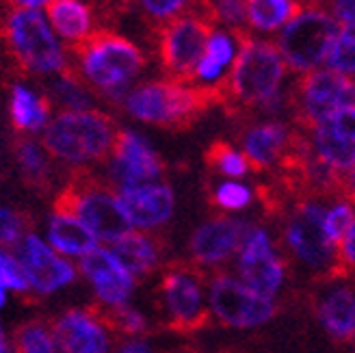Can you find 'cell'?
I'll use <instances>...</instances> for the list:
<instances>
[{
  "label": "cell",
  "instance_id": "cell-20",
  "mask_svg": "<svg viewBox=\"0 0 355 353\" xmlns=\"http://www.w3.org/2000/svg\"><path fill=\"white\" fill-rule=\"evenodd\" d=\"M241 40H243V33L215 26V31H212L208 37L204 55L198 67H195L191 83L195 87H200V89H206L221 98V89L239 57Z\"/></svg>",
  "mask_w": 355,
  "mask_h": 353
},
{
  "label": "cell",
  "instance_id": "cell-10",
  "mask_svg": "<svg viewBox=\"0 0 355 353\" xmlns=\"http://www.w3.org/2000/svg\"><path fill=\"white\" fill-rule=\"evenodd\" d=\"M7 42L22 67L37 74L65 72V55L40 9L13 7L7 17Z\"/></svg>",
  "mask_w": 355,
  "mask_h": 353
},
{
  "label": "cell",
  "instance_id": "cell-29",
  "mask_svg": "<svg viewBox=\"0 0 355 353\" xmlns=\"http://www.w3.org/2000/svg\"><path fill=\"white\" fill-rule=\"evenodd\" d=\"M206 163L215 169L225 180H241L252 171V165L241 150L225 144V141H215L206 152Z\"/></svg>",
  "mask_w": 355,
  "mask_h": 353
},
{
  "label": "cell",
  "instance_id": "cell-23",
  "mask_svg": "<svg viewBox=\"0 0 355 353\" xmlns=\"http://www.w3.org/2000/svg\"><path fill=\"white\" fill-rule=\"evenodd\" d=\"M55 343L65 353H106L109 336L102 321L89 310H69L52 323Z\"/></svg>",
  "mask_w": 355,
  "mask_h": 353
},
{
  "label": "cell",
  "instance_id": "cell-44",
  "mask_svg": "<svg viewBox=\"0 0 355 353\" xmlns=\"http://www.w3.org/2000/svg\"><path fill=\"white\" fill-rule=\"evenodd\" d=\"M119 353H154L146 343H139V341H132V343H126L121 349H119Z\"/></svg>",
  "mask_w": 355,
  "mask_h": 353
},
{
  "label": "cell",
  "instance_id": "cell-31",
  "mask_svg": "<svg viewBox=\"0 0 355 353\" xmlns=\"http://www.w3.org/2000/svg\"><path fill=\"white\" fill-rule=\"evenodd\" d=\"M210 200L223 213H241V210H247L254 204L256 193L250 184L241 180H221L212 189Z\"/></svg>",
  "mask_w": 355,
  "mask_h": 353
},
{
  "label": "cell",
  "instance_id": "cell-27",
  "mask_svg": "<svg viewBox=\"0 0 355 353\" xmlns=\"http://www.w3.org/2000/svg\"><path fill=\"white\" fill-rule=\"evenodd\" d=\"M48 239L55 250L72 256H85L98 247V239L94 236V232L69 215H52L48 225Z\"/></svg>",
  "mask_w": 355,
  "mask_h": 353
},
{
  "label": "cell",
  "instance_id": "cell-24",
  "mask_svg": "<svg viewBox=\"0 0 355 353\" xmlns=\"http://www.w3.org/2000/svg\"><path fill=\"white\" fill-rule=\"evenodd\" d=\"M299 0H245V28L264 35H277L299 11Z\"/></svg>",
  "mask_w": 355,
  "mask_h": 353
},
{
  "label": "cell",
  "instance_id": "cell-13",
  "mask_svg": "<svg viewBox=\"0 0 355 353\" xmlns=\"http://www.w3.org/2000/svg\"><path fill=\"white\" fill-rule=\"evenodd\" d=\"M291 107L306 128L321 119L355 107V80L327 67L299 76L291 89Z\"/></svg>",
  "mask_w": 355,
  "mask_h": 353
},
{
  "label": "cell",
  "instance_id": "cell-17",
  "mask_svg": "<svg viewBox=\"0 0 355 353\" xmlns=\"http://www.w3.org/2000/svg\"><path fill=\"white\" fill-rule=\"evenodd\" d=\"M299 150V141L286 121L264 119L247 126L241 135V152L247 163L258 171H269L282 163H288V156Z\"/></svg>",
  "mask_w": 355,
  "mask_h": 353
},
{
  "label": "cell",
  "instance_id": "cell-33",
  "mask_svg": "<svg viewBox=\"0 0 355 353\" xmlns=\"http://www.w3.org/2000/svg\"><path fill=\"white\" fill-rule=\"evenodd\" d=\"M200 7L212 20L227 31L241 33L245 28V0H200Z\"/></svg>",
  "mask_w": 355,
  "mask_h": 353
},
{
  "label": "cell",
  "instance_id": "cell-8",
  "mask_svg": "<svg viewBox=\"0 0 355 353\" xmlns=\"http://www.w3.org/2000/svg\"><path fill=\"white\" fill-rule=\"evenodd\" d=\"M158 291H161V308L165 312V321L173 332L191 334L208 323V295L198 264H167Z\"/></svg>",
  "mask_w": 355,
  "mask_h": 353
},
{
  "label": "cell",
  "instance_id": "cell-16",
  "mask_svg": "<svg viewBox=\"0 0 355 353\" xmlns=\"http://www.w3.org/2000/svg\"><path fill=\"white\" fill-rule=\"evenodd\" d=\"M252 221L239 217H212L195 227L189 252L198 267H217L239 254Z\"/></svg>",
  "mask_w": 355,
  "mask_h": 353
},
{
  "label": "cell",
  "instance_id": "cell-47",
  "mask_svg": "<svg viewBox=\"0 0 355 353\" xmlns=\"http://www.w3.org/2000/svg\"><path fill=\"white\" fill-rule=\"evenodd\" d=\"M5 302H7V289L0 286V308L5 306Z\"/></svg>",
  "mask_w": 355,
  "mask_h": 353
},
{
  "label": "cell",
  "instance_id": "cell-45",
  "mask_svg": "<svg viewBox=\"0 0 355 353\" xmlns=\"http://www.w3.org/2000/svg\"><path fill=\"white\" fill-rule=\"evenodd\" d=\"M13 7H22V9H40L42 5H48L50 0H9Z\"/></svg>",
  "mask_w": 355,
  "mask_h": 353
},
{
  "label": "cell",
  "instance_id": "cell-1",
  "mask_svg": "<svg viewBox=\"0 0 355 353\" xmlns=\"http://www.w3.org/2000/svg\"><path fill=\"white\" fill-rule=\"evenodd\" d=\"M288 74L275 42L243 35L239 57L221 89V98L239 109L277 115L291 107Z\"/></svg>",
  "mask_w": 355,
  "mask_h": 353
},
{
  "label": "cell",
  "instance_id": "cell-39",
  "mask_svg": "<svg viewBox=\"0 0 355 353\" xmlns=\"http://www.w3.org/2000/svg\"><path fill=\"white\" fill-rule=\"evenodd\" d=\"M26 236V219L17 210L0 208V247H11Z\"/></svg>",
  "mask_w": 355,
  "mask_h": 353
},
{
  "label": "cell",
  "instance_id": "cell-28",
  "mask_svg": "<svg viewBox=\"0 0 355 353\" xmlns=\"http://www.w3.org/2000/svg\"><path fill=\"white\" fill-rule=\"evenodd\" d=\"M48 102L42 100L40 96H35L26 87L17 85L13 87L11 96V119L13 126L22 132H35L46 126L48 119Z\"/></svg>",
  "mask_w": 355,
  "mask_h": 353
},
{
  "label": "cell",
  "instance_id": "cell-46",
  "mask_svg": "<svg viewBox=\"0 0 355 353\" xmlns=\"http://www.w3.org/2000/svg\"><path fill=\"white\" fill-rule=\"evenodd\" d=\"M0 353H9V347H7V341H5L3 327H0Z\"/></svg>",
  "mask_w": 355,
  "mask_h": 353
},
{
  "label": "cell",
  "instance_id": "cell-15",
  "mask_svg": "<svg viewBox=\"0 0 355 353\" xmlns=\"http://www.w3.org/2000/svg\"><path fill=\"white\" fill-rule=\"evenodd\" d=\"M316 321L329 338L338 343L355 341V284L336 271L321 279L312 297Z\"/></svg>",
  "mask_w": 355,
  "mask_h": 353
},
{
  "label": "cell",
  "instance_id": "cell-38",
  "mask_svg": "<svg viewBox=\"0 0 355 353\" xmlns=\"http://www.w3.org/2000/svg\"><path fill=\"white\" fill-rule=\"evenodd\" d=\"M57 98L65 104L67 111H87L89 107V98L83 92V87L78 83V78L72 72H63V78L57 83Z\"/></svg>",
  "mask_w": 355,
  "mask_h": 353
},
{
  "label": "cell",
  "instance_id": "cell-40",
  "mask_svg": "<svg viewBox=\"0 0 355 353\" xmlns=\"http://www.w3.org/2000/svg\"><path fill=\"white\" fill-rule=\"evenodd\" d=\"M0 286L11 289V291H28V279L20 267V262L11 258L7 252L0 250Z\"/></svg>",
  "mask_w": 355,
  "mask_h": 353
},
{
  "label": "cell",
  "instance_id": "cell-35",
  "mask_svg": "<svg viewBox=\"0 0 355 353\" xmlns=\"http://www.w3.org/2000/svg\"><path fill=\"white\" fill-rule=\"evenodd\" d=\"M141 9L152 22L163 26L175 17H180L200 7V0H139Z\"/></svg>",
  "mask_w": 355,
  "mask_h": 353
},
{
  "label": "cell",
  "instance_id": "cell-14",
  "mask_svg": "<svg viewBox=\"0 0 355 353\" xmlns=\"http://www.w3.org/2000/svg\"><path fill=\"white\" fill-rule=\"evenodd\" d=\"M304 154L336 175L355 167V107L343 109L308 128Z\"/></svg>",
  "mask_w": 355,
  "mask_h": 353
},
{
  "label": "cell",
  "instance_id": "cell-26",
  "mask_svg": "<svg viewBox=\"0 0 355 353\" xmlns=\"http://www.w3.org/2000/svg\"><path fill=\"white\" fill-rule=\"evenodd\" d=\"M48 20L63 40L80 44L92 35V9L85 0H50Z\"/></svg>",
  "mask_w": 355,
  "mask_h": 353
},
{
  "label": "cell",
  "instance_id": "cell-32",
  "mask_svg": "<svg viewBox=\"0 0 355 353\" xmlns=\"http://www.w3.org/2000/svg\"><path fill=\"white\" fill-rule=\"evenodd\" d=\"M55 334L52 325L46 327L40 321L24 323L13 334V349L15 353H55Z\"/></svg>",
  "mask_w": 355,
  "mask_h": 353
},
{
  "label": "cell",
  "instance_id": "cell-37",
  "mask_svg": "<svg viewBox=\"0 0 355 353\" xmlns=\"http://www.w3.org/2000/svg\"><path fill=\"white\" fill-rule=\"evenodd\" d=\"M102 323H109L111 327H115L117 332L128 334V336H139V334L146 332V316L128 308L126 304L123 306H111V310L102 314Z\"/></svg>",
  "mask_w": 355,
  "mask_h": 353
},
{
  "label": "cell",
  "instance_id": "cell-22",
  "mask_svg": "<svg viewBox=\"0 0 355 353\" xmlns=\"http://www.w3.org/2000/svg\"><path fill=\"white\" fill-rule=\"evenodd\" d=\"M119 202L132 225L154 230L167 223L175 208V196L167 184H141L119 191Z\"/></svg>",
  "mask_w": 355,
  "mask_h": 353
},
{
  "label": "cell",
  "instance_id": "cell-18",
  "mask_svg": "<svg viewBox=\"0 0 355 353\" xmlns=\"http://www.w3.org/2000/svg\"><path fill=\"white\" fill-rule=\"evenodd\" d=\"M111 171L121 189H130L156 180L165 171V165L144 137L130 130H119L113 146Z\"/></svg>",
  "mask_w": 355,
  "mask_h": 353
},
{
  "label": "cell",
  "instance_id": "cell-9",
  "mask_svg": "<svg viewBox=\"0 0 355 353\" xmlns=\"http://www.w3.org/2000/svg\"><path fill=\"white\" fill-rule=\"evenodd\" d=\"M212 31L215 24L202 7L158 26V59L171 80L191 83Z\"/></svg>",
  "mask_w": 355,
  "mask_h": 353
},
{
  "label": "cell",
  "instance_id": "cell-21",
  "mask_svg": "<svg viewBox=\"0 0 355 353\" xmlns=\"http://www.w3.org/2000/svg\"><path fill=\"white\" fill-rule=\"evenodd\" d=\"M83 273L94 282L96 295L106 306H123L135 291V277L109 250H96L80 256Z\"/></svg>",
  "mask_w": 355,
  "mask_h": 353
},
{
  "label": "cell",
  "instance_id": "cell-19",
  "mask_svg": "<svg viewBox=\"0 0 355 353\" xmlns=\"http://www.w3.org/2000/svg\"><path fill=\"white\" fill-rule=\"evenodd\" d=\"M17 262L28 279V286L42 295L55 293L74 279L72 264L55 254V250L35 234H26L17 250Z\"/></svg>",
  "mask_w": 355,
  "mask_h": 353
},
{
  "label": "cell",
  "instance_id": "cell-48",
  "mask_svg": "<svg viewBox=\"0 0 355 353\" xmlns=\"http://www.w3.org/2000/svg\"><path fill=\"white\" fill-rule=\"evenodd\" d=\"M306 3H321L323 5V0H306Z\"/></svg>",
  "mask_w": 355,
  "mask_h": 353
},
{
  "label": "cell",
  "instance_id": "cell-2",
  "mask_svg": "<svg viewBox=\"0 0 355 353\" xmlns=\"http://www.w3.org/2000/svg\"><path fill=\"white\" fill-rule=\"evenodd\" d=\"M55 215H69L85 223L96 239L115 243L132 232V223L123 210L119 196L100 178H92L85 171L63 187L55 200Z\"/></svg>",
  "mask_w": 355,
  "mask_h": 353
},
{
  "label": "cell",
  "instance_id": "cell-12",
  "mask_svg": "<svg viewBox=\"0 0 355 353\" xmlns=\"http://www.w3.org/2000/svg\"><path fill=\"white\" fill-rule=\"evenodd\" d=\"M236 277L266 299H275L286 286V260L266 227L252 223L236 254Z\"/></svg>",
  "mask_w": 355,
  "mask_h": 353
},
{
  "label": "cell",
  "instance_id": "cell-5",
  "mask_svg": "<svg viewBox=\"0 0 355 353\" xmlns=\"http://www.w3.org/2000/svg\"><path fill=\"white\" fill-rule=\"evenodd\" d=\"M219 96L182 80H152L137 87L126 98V111L146 123L163 128H184L198 119Z\"/></svg>",
  "mask_w": 355,
  "mask_h": 353
},
{
  "label": "cell",
  "instance_id": "cell-11",
  "mask_svg": "<svg viewBox=\"0 0 355 353\" xmlns=\"http://www.w3.org/2000/svg\"><path fill=\"white\" fill-rule=\"evenodd\" d=\"M208 310L221 325L234 329H254L271 323L277 302L266 299L230 273H215L206 286Z\"/></svg>",
  "mask_w": 355,
  "mask_h": 353
},
{
  "label": "cell",
  "instance_id": "cell-6",
  "mask_svg": "<svg viewBox=\"0 0 355 353\" xmlns=\"http://www.w3.org/2000/svg\"><path fill=\"white\" fill-rule=\"evenodd\" d=\"M340 24L334 20L327 5H301L293 20L275 35V46L288 72L304 76L325 67L329 48Z\"/></svg>",
  "mask_w": 355,
  "mask_h": 353
},
{
  "label": "cell",
  "instance_id": "cell-49",
  "mask_svg": "<svg viewBox=\"0 0 355 353\" xmlns=\"http://www.w3.org/2000/svg\"><path fill=\"white\" fill-rule=\"evenodd\" d=\"M351 345H353V353H355V341H353V343H351Z\"/></svg>",
  "mask_w": 355,
  "mask_h": 353
},
{
  "label": "cell",
  "instance_id": "cell-7",
  "mask_svg": "<svg viewBox=\"0 0 355 353\" xmlns=\"http://www.w3.org/2000/svg\"><path fill=\"white\" fill-rule=\"evenodd\" d=\"M323 215L325 204L318 200L295 204L282 223V243L299 267L327 277L338 271V247L323 230Z\"/></svg>",
  "mask_w": 355,
  "mask_h": 353
},
{
  "label": "cell",
  "instance_id": "cell-41",
  "mask_svg": "<svg viewBox=\"0 0 355 353\" xmlns=\"http://www.w3.org/2000/svg\"><path fill=\"white\" fill-rule=\"evenodd\" d=\"M355 273V219L351 221L347 234L338 245V271Z\"/></svg>",
  "mask_w": 355,
  "mask_h": 353
},
{
  "label": "cell",
  "instance_id": "cell-4",
  "mask_svg": "<svg viewBox=\"0 0 355 353\" xmlns=\"http://www.w3.org/2000/svg\"><path fill=\"white\" fill-rule=\"evenodd\" d=\"M115 121L100 111H63L48 123L44 132V148L63 163L102 161L117 139Z\"/></svg>",
  "mask_w": 355,
  "mask_h": 353
},
{
  "label": "cell",
  "instance_id": "cell-36",
  "mask_svg": "<svg viewBox=\"0 0 355 353\" xmlns=\"http://www.w3.org/2000/svg\"><path fill=\"white\" fill-rule=\"evenodd\" d=\"M17 161H20L24 178L33 184H44L48 182V163L44 152L33 144V141L24 139L17 144Z\"/></svg>",
  "mask_w": 355,
  "mask_h": 353
},
{
  "label": "cell",
  "instance_id": "cell-42",
  "mask_svg": "<svg viewBox=\"0 0 355 353\" xmlns=\"http://www.w3.org/2000/svg\"><path fill=\"white\" fill-rule=\"evenodd\" d=\"M327 9L340 26L355 24V0H327Z\"/></svg>",
  "mask_w": 355,
  "mask_h": 353
},
{
  "label": "cell",
  "instance_id": "cell-34",
  "mask_svg": "<svg viewBox=\"0 0 355 353\" xmlns=\"http://www.w3.org/2000/svg\"><path fill=\"white\" fill-rule=\"evenodd\" d=\"M353 219H355V204L347 198H340V200H336V202L325 206L323 230L336 247L340 245V241L347 234Z\"/></svg>",
  "mask_w": 355,
  "mask_h": 353
},
{
  "label": "cell",
  "instance_id": "cell-30",
  "mask_svg": "<svg viewBox=\"0 0 355 353\" xmlns=\"http://www.w3.org/2000/svg\"><path fill=\"white\" fill-rule=\"evenodd\" d=\"M325 67L355 80V24H345L338 28L329 48Z\"/></svg>",
  "mask_w": 355,
  "mask_h": 353
},
{
  "label": "cell",
  "instance_id": "cell-43",
  "mask_svg": "<svg viewBox=\"0 0 355 353\" xmlns=\"http://www.w3.org/2000/svg\"><path fill=\"white\" fill-rule=\"evenodd\" d=\"M340 189L345 191V198L351 200L355 204V167L351 171H347L340 180Z\"/></svg>",
  "mask_w": 355,
  "mask_h": 353
},
{
  "label": "cell",
  "instance_id": "cell-25",
  "mask_svg": "<svg viewBox=\"0 0 355 353\" xmlns=\"http://www.w3.org/2000/svg\"><path fill=\"white\" fill-rule=\"evenodd\" d=\"M115 258L126 267L132 277L148 275L158 267V258H161V245L150 234L144 232H128L123 239L113 243Z\"/></svg>",
  "mask_w": 355,
  "mask_h": 353
},
{
  "label": "cell",
  "instance_id": "cell-3",
  "mask_svg": "<svg viewBox=\"0 0 355 353\" xmlns=\"http://www.w3.org/2000/svg\"><path fill=\"white\" fill-rule=\"evenodd\" d=\"M74 55L83 78L111 98L126 92L128 83L146 65L141 50L111 31H96L80 44H74Z\"/></svg>",
  "mask_w": 355,
  "mask_h": 353
}]
</instances>
